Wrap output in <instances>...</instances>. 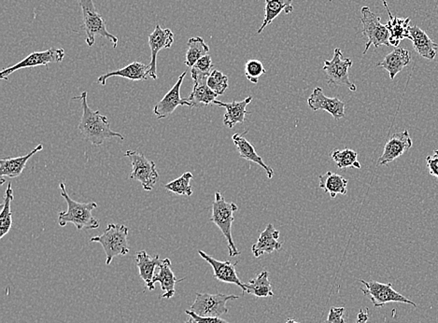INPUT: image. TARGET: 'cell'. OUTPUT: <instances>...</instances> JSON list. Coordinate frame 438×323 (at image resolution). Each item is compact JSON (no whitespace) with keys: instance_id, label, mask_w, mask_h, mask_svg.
Here are the masks:
<instances>
[{"instance_id":"4316f807","label":"cell","mask_w":438,"mask_h":323,"mask_svg":"<svg viewBox=\"0 0 438 323\" xmlns=\"http://www.w3.org/2000/svg\"><path fill=\"white\" fill-rule=\"evenodd\" d=\"M410 18H399L396 16H391L388 21L387 26L390 32V44L394 47H398L403 40H412L409 33Z\"/></svg>"},{"instance_id":"ab89813d","label":"cell","mask_w":438,"mask_h":323,"mask_svg":"<svg viewBox=\"0 0 438 323\" xmlns=\"http://www.w3.org/2000/svg\"><path fill=\"white\" fill-rule=\"evenodd\" d=\"M427 167H428L430 175L438 180V156L432 154L426 158Z\"/></svg>"},{"instance_id":"d590c367","label":"cell","mask_w":438,"mask_h":323,"mask_svg":"<svg viewBox=\"0 0 438 323\" xmlns=\"http://www.w3.org/2000/svg\"><path fill=\"white\" fill-rule=\"evenodd\" d=\"M206 84L215 94L222 96L228 88V77L219 70H212L206 80Z\"/></svg>"},{"instance_id":"ffe728a7","label":"cell","mask_w":438,"mask_h":323,"mask_svg":"<svg viewBox=\"0 0 438 323\" xmlns=\"http://www.w3.org/2000/svg\"><path fill=\"white\" fill-rule=\"evenodd\" d=\"M184 279L185 278L181 279L176 278L171 270L170 258H165L159 265V274H155L152 279V284L155 285L156 282H159L161 284V290L164 292L161 295L162 299H170L175 295V285Z\"/></svg>"},{"instance_id":"4dcf8cb0","label":"cell","mask_w":438,"mask_h":323,"mask_svg":"<svg viewBox=\"0 0 438 323\" xmlns=\"http://www.w3.org/2000/svg\"><path fill=\"white\" fill-rule=\"evenodd\" d=\"M187 45L186 59H185V65L187 67H194L200 59L208 56L209 53V46L201 37L191 38L188 40Z\"/></svg>"},{"instance_id":"d6986e66","label":"cell","mask_w":438,"mask_h":323,"mask_svg":"<svg viewBox=\"0 0 438 323\" xmlns=\"http://www.w3.org/2000/svg\"><path fill=\"white\" fill-rule=\"evenodd\" d=\"M279 231L275 229L274 225L269 224L263 232L261 233L257 243L252 246V251L255 258H259L265 254L279 251L282 242L279 241Z\"/></svg>"},{"instance_id":"f6af8a7d","label":"cell","mask_w":438,"mask_h":323,"mask_svg":"<svg viewBox=\"0 0 438 323\" xmlns=\"http://www.w3.org/2000/svg\"><path fill=\"white\" fill-rule=\"evenodd\" d=\"M434 154H437V156H438V150H435V151H434Z\"/></svg>"},{"instance_id":"44dd1931","label":"cell","mask_w":438,"mask_h":323,"mask_svg":"<svg viewBox=\"0 0 438 323\" xmlns=\"http://www.w3.org/2000/svg\"><path fill=\"white\" fill-rule=\"evenodd\" d=\"M252 97H248L242 101L231 103L222 102L216 99L213 104L225 108L224 124L229 129H233L236 124H244L245 116L250 113L246 110V108L252 102Z\"/></svg>"},{"instance_id":"3957f363","label":"cell","mask_w":438,"mask_h":323,"mask_svg":"<svg viewBox=\"0 0 438 323\" xmlns=\"http://www.w3.org/2000/svg\"><path fill=\"white\" fill-rule=\"evenodd\" d=\"M238 210V206L233 202H227L222 197L221 192H215L214 202L212 204V216L211 222L216 224L219 229L224 233L227 241L229 256L235 257L241 254V251L236 249L232 237V224L234 222V213Z\"/></svg>"},{"instance_id":"4fadbf2b","label":"cell","mask_w":438,"mask_h":323,"mask_svg":"<svg viewBox=\"0 0 438 323\" xmlns=\"http://www.w3.org/2000/svg\"><path fill=\"white\" fill-rule=\"evenodd\" d=\"M174 42V33L170 28H162L156 24L154 31L149 35V46L151 49L152 58L149 61V78L157 80V56L163 49H170Z\"/></svg>"},{"instance_id":"484cf974","label":"cell","mask_w":438,"mask_h":323,"mask_svg":"<svg viewBox=\"0 0 438 323\" xmlns=\"http://www.w3.org/2000/svg\"><path fill=\"white\" fill-rule=\"evenodd\" d=\"M319 181L320 188L326 194H329L332 199H334L337 194H347L348 181L339 174L328 171L323 175L319 176Z\"/></svg>"},{"instance_id":"2e32d148","label":"cell","mask_w":438,"mask_h":323,"mask_svg":"<svg viewBox=\"0 0 438 323\" xmlns=\"http://www.w3.org/2000/svg\"><path fill=\"white\" fill-rule=\"evenodd\" d=\"M198 254L213 268V276L215 279H218L219 281L225 282V283L238 285V287L241 288L243 293L246 292V286H245V283H242L236 271V267L238 263V262L235 263H231L230 260L222 262V260L214 259L213 257L206 254V252L203 251H198Z\"/></svg>"},{"instance_id":"8992f818","label":"cell","mask_w":438,"mask_h":323,"mask_svg":"<svg viewBox=\"0 0 438 323\" xmlns=\"http://www.w3.org/2000/svg\"><path fill=\"white\" fill-rule=\"evenodd\" d=\"M361 23L363 24V35L367 37L364 54L367 53L371 46L379 48L380 46H390V32L386 24L380 23L379 16L371 12L368 7H363L361 10Z\"/></svg>"},{"instance_id":"f1b7e54d","label":"cell","mask_w":438,"mask_h":323,"mask_svg":"<svg viewBox=\"0 0 438 323\" xmlns=\"http://www.w3.org/2000/svg\"><path fill=\"white\" fill-rule=\"evenodd\" d=\"M217 97L218 94H215L206 84V80H201L194 81V88L187 99L191 103L192 107L195 108L201 105L213 104Z\"/></svg>"},{"instance_id":"cb8c5ba5","label":"cell","mask_w":438,"mask_h":323,"mask_svg":"<svg viewBox=\"0 0 438 323\" xmlns=\"http://www.w3.org/2000/svg\"><path fill=\"white\" fill-rule=\"evenodd\" d=\"M248 131H245L243 134L241 133H236L232 137L233 142L235 144L236 149H238L239 156L241 158L247 160V161L254 162L255 164L259 165L261 167H263L268 175V179L273 178L274 170L270 167L265 164L262 157L258 156L257 151L254 150V147L250 143L249 141L244 138V135L247 134Z\"/></svg>"},{"instance_id":"6da1fadb","label":"cell","mask_w":438,"mask_h":323,"mask_svg":"<svg viewBox=\"0 0 438 323\" xmlns=\"http://www.w3.org/2000/svg\"><path fill=\"white\" fill-rule=\"evenodd\" d=\"M73 100H81L83 116H81L79 130L81 134L95 146H100L105 140L118 138L124 140V137L118 132L111 129L110 122L107 117L102 115L99 110H92L87 103V92H83L79 97H73Z\"/></svg>"},{"instance_id":"836d02e7","label":"cell","mask_w":438,"mask_h":323,"mask_svg":"<svg viewBox=\"0 0 438 323\" xmlns=\"http://www.w3.org/2000/svg\"><path fill=\"white\" fill-rule=\"evenodd\" d=\"M192 179L193 174L191 172H185L182 174L181 177L176 179L175 181L165 184V188L170 192H172L173 194L191 197L193 194V189L190 183H191Z\"/></svg>"},{"instance_id":"5bb4252c","label":"cell","mask_w":438,"mask_h":323,"mask_svg":"<svg viewBox=\"0 0 438 323\" xmlns=\"http://www.w3.org/2000/svg\"><path fill=\"white\" fill-rule=\"evenodd\" d=\"M307 105L314 111L320 110L327 111L336 120H340L345 117V107H346L345 102L337 97L330 99L326 97L320 87H316L313 90L312 94L307 99Z\"/></svg>"},{"instance_id":"74e56055","label":"cell","mask_w":438,"mask_h":323,"mask_svg":"<svg viewBox=\"0 0 438 323\" xmlns=\"http://www.w3.org/2000/svg\"><path fill=\"white\" fill-rule=\"evenodd\" d=\"M345 311V308H331L326 323H346L344 320Z\"/></svg>"},{"instance_id":"7a4b0ae2","label":"cell","mask_w":438,"mask_h":323,"mask_svg":"<svg viewBox=\"0 0 438 323\" xmlns=\"http://www.w3.org/2000/svg\"><path fill=\"white\" fill-rule=\"evenodd\" d=\"M61 197L67 204V210L58 213V224L66 226L67 224H72L77 230L97 229L100 226L99 220L92 216V211L97 208L96 202L80 203L70 198L67 194L66 184H59Z\"/></svg>"},{"instance_id":"ee69618b","label":"cell","mask_w":438,"mask_h":323,"mask_svg":"<svg viewBox=\"0 0 438 323\" xmlns=\"http://www.w3.org/2000/svg\"><path fill=\"white\" fill-rule=\"evenodd\" d=\"M286 323H299V322H295V320L293 319H288Z\"/></svg>"},{"instance_id":"f546056e","label":"cell","mask_w":438,"mask_h":323,"mask_svg":"<svg viewBox=\"0 0 438 323\" xmlns=\"http://www.w3.org/2000/svg\"><path fill=\"white\" fill-rule=\"evenodd\" d=\"M245 286L246 292L257 297H272L274 295L268 271H263L257 278L250 279L248 283H245Z\"/></svg>"},{"instance_id":"1f68e13d","label":"cell","mask_w":438,"mask_h":323,"mask_svg":"<svg viewBox=\"0 0 438 323\" xmlns=\"http://www.w3.org/2000/svg\"><path fill=\"white\" fill-rule=\"evenodd\" d=\"M15 198L12 183H8L6 192H5L4 202L2 204V210L0 213V238L5 237L12 229L13 213L10 210V204Z\"/></svg>"},{"instance_id":"8d00e7d4","label":"cell","mask_w":438,"mask_h":323,"mask_svg":"<svg viewBox=\"0 0 438 323\" xmlns=\"http://www.w3.org/2000/svg\"><path fill=\"white\" fill-rule=\"evenodd\" d=\"M266 72V70L262 62L257 60V59H252V60L248 61L246 66H245V76L252 83L257 84L258 78L265 74Z\"/></svg>"},{"instance_id":"277c9868","label":"cell","mask_w":438,"mask_h":323,"mask_svg":"<svg viewBox=\"0 0 438 323\" xmlns=\"http://www.w3.org/2000/svg\"><path fill=\"white\" fill-rule=\"evenodd\" d=\"M129 228L124 224H108L102 235L91 238V242L99 243L106 254V265H110L114 258L127 255L129 246Z\"/></svg>"},{"instance_id":"b9f144b4","label":"cell","mask_w":438,"mask_h":323,"mask_svg":"<svg viewBox=\"0 0 438 323\" xmlns=\"http://www.w3.org/2000/svg\"><path fill=\"white\" fill-rule=\"evenodd\" d=\"M382 2H383V5H384L385 9L387 10L389 17H390V16L393 15H391V10L390 9H389L387 1H386V0H382Z\"/></svg>"},{"instance_id":"ba28073f","label":"cell","mask_w":438,"mask_h":323,"mask_svg":"<svg viewBox=\"0 0 438 323\" xmlns=\"http://www.w3.org/2000/svg\"><path fill=\"white\" fill-rule=\"evenodd\" d=\"M343 53L339 48L334 49L333 59L325 61L323 70L325 72L329 85L334 87L346 86L350 91L356 92L355 83H350L349 69L352 66V59H343Z\"/></svg>"},{"instance_id":"603a6c76","label":"cell","mask_w":438,"mask_h":323,"mask_svg":"<svg viewBox=\"0 0 438 323\" xmlns=\"http://www.w3.org/2000/svg\"><path fill=\"white\" fill-rule=\"evenodd\" d=\"M410 61H412V54L409 51L403 48H396L377 66L387 70L391 80H394L398 73L401 72L405 67L409 66Z\"/></svg>"},{"instance_id":"e575fe53","label":"cell","mask_w":438,"mask_h":323,"mask_svg":"<svg viewBox=\"0 0 438 323\" xmlns=\"http://www.w3.org/2000/svg\"><path fill=\"white\" fill-rule=\"evenodd\" d=\"M213 63H212L211 57L206 56L200 59L194 65L191 69V76L193 81H197L201 80H208L209 76L213 69Z\"/></svg>"},{"instance_id":"f35d334b","label":"cell","mask_w":438,"mask_h":323,"mask_svg":"<svg viewBox=\"0 0 438 323\" xmlns=\"http://www.w3.org/2000/svg\"><path fill=\"white\" fill-rule=\"evenodd\" d=\"M185 313H186L188 316L192 317L195 320H197L198 323H229L227 322V320L220 319L219 317L200 316V315L195 314V312L192 310H186Z\"/></svg>"},{"instance_id":"30bf717a","label":"cell","mask_w":438,"mask_h":323,"mask_svg":"<svg viewBox=\"0 0 438 323\" xmlns=\"http://www.w3.org/2000/svg\"><path fill=\"white\" fill-rule=\"evenodd\" d=\"M197 297L190 310L202 317H220L227 314L228 308L227 302L238 299V295H227L222 293H197Z\"/></svg>"},{"instance_id":"d6a6232c","label":"cell","mask_w":438,"mask_h":323,"mask_svg":"<svg viewBox=\"0 0 438 323\" xmlns=\"http://www.w3.org/2000/svg\"><path fill=\"white\" fill-rule=\"evenodd\" d=\"M330 156L339 169L350 167L357 168V169L361 168L360 162L358 161V154L350 149H345L342 151L336 149L332 151Z\"/></svg>"},{"instance_id":"7c38bea8","label":"cell","mask_w":438,"mask_h":323,"mask_svg":"<svg viewBox=\"0 0 438 323\" xmlns=\"http://www.w3.org/2000/svg\"><path fill=\"white\" fill-rule=\"evenodd\" d=\"M186 74L187 72H184L181 75H179L178 81L174 84L172 88L163 97L159 104L154 106V113L159 120L170 117L179 106H187V107L193 108L191 103L188 101L187 99H181V87Z\"/></svg>"},{"instance_id":"9a60e30c","label":"cell","mask_w":438,"mask_h":323,"mask_svg":"<svg viewBox=\"0 0 438 323\" xmlns=\"http://www.w3.org/2000/svg\"><path fill=\"white\" fill-rule=\"evenodd\" d=\"M413 145L409 132L405 130L403 132L396 133L385 144L382 156L380 157L379 165H386L399 158L403 154L407 153Z\"/></svg>"},{"instance_id":"60d3db41","label":"cell","mask_w":438,"mask_h":323,"mask_svg":"<svg viewBox=\"0 0 438 323\" xmlns=\"http://www.w3.org/2000/svg\"><path fill=\"white\" fill-rule=\"evenodd\" d=\"M368 308L361 309L360 312L358 313L357 320H356V323H367L368 322Z\"/></svg>"},{"instance_id":"5b68a950","label":"cell","mask_w":438,"mask_h":323,"mask_svg":"<svg viewBox=\"0 0 438 323\" xmlns=\"http://www.w3.org/2000/svg\"><path fill=\"white\" fill-rule=\"evenodd\" d=\"M83 12V29L86 34V44L91 47L96 42V37L100 36L107 39L116 48L118 38L107 31L104 19L97 12L92 0H79Z\"/></svg>"},{"instance_id":"9c48e42d","label":"cell","mask_w":438,"mask_h":323,"mask_svg":"<svg viewBox=\"0 0 438 323\" xmlns=\"http://www.w3.org/2000/svg\"><path fill=\"white\" fill-rule=\"evenodd\" d=\"M360 281L364 285V288L361 289L362 292L371 300L375 308H382L386 304L391 302L409 304L413 308H417L414 302L397 292L391 283H380L374 281H366L364 279H361Z\"/></svg>"},{"instance_id":"8fae6325","label":"cell","mask_w":438,"mask_h":323,"mask_svg":"<svg viewBox=\"0 0 438 323\" xmlns=\"http://www.w3.org/2000/svg\"><path fill=\"white\" fill-rule=\"evenodd\" d=\"M65 51L62 48H50L43 51H34L15 66L7 67L0 72V78L9 80L10 75L22 69H31L40 66H48L49 64H57L63 61Z\"/></svg>"},{"instance_id":"52a82bcc","label":"cell","mask_w":438,"mask_h":323,"mask_svg":"<svg viewBox=\"0 0 438 323\" xmlns=\"http://www.w3.org/2000/svg\"><path fill=\"white\" fill-rule=\"evenodd\" d=\"M132 164L130 179L140 181L146 192H151L159 179V173L154 161H149L144 154L137 151H127L124 154Z\"/></svg>"},{"instance_id":"d4e9b609","label":"cell","mask_w":438,"mask_h":323,"mask_svg":"<svg viewBox=\"0 0 438 323\" xmlns=\"http://www.w3.org/2000/svg\"><path fill=\"white\" fill-rule=\"evenodd\" d=\"M136 260L140 278L145 282V287L149 290H154L155 286L152 284V279L155 275L154 270L157 267H159L163 260L160 259L159 254L151 256L146 251H140L136 255Z\"/></svg>"},{"instance_id":"83f0119b","label":"cell","mask_w":438,"mask_h":323,"mask_svg":"<svg viewBox=\"0 0 438 323\" xmlns=\"http://www.w3.org/2000/svg\"><path fill=\"white\" fill-rule=\"evenodd\" d=\"M293 10V0H266L265 20L258 29L257 34L262 33L263 29L270 24L280 13L284 12L286 15H290Z\"/></svg>"},{"instance_id":"ac0fdd59","label":"cell","mask_w":438,"mask_h":323,"mask_svg":"<svg viewBox=\"0 0 438 323\" xmlns=\"http://www.w3.org/2000/svg\"><path fill=\"white\" fill-rule=\"evenodd\" d=\"M111 77H122L129 78L130 81H146L149 77V65L133 62L121 69L106 73L97 78V83L106 86L107 80Z\"/></svg>"},{"instance_id":"7bdbcfd3","label":"cell","mask_w":438,"mask_h":323,"mask_svg":"<svg viewBox=\"0 0 438 323\" xmlns=\"http://www.w3.org/2000/svg\"><path fill=\"white\" fill-rule=\"evenodd\" d=\"M185 323H198V322H197V320H195L194 319H193L192 317L189 316V319H187Z\"/></svg>"},{"instance_id":"e0dca14e","label":"cell","mask_w":438,"mask_h":323,"mask_svg":"<svg viewBox=\"0 0 438 323\" xmlns=\"http://www.w3.org/2000/svg\"><path fill=\"white\" fill-rule=\"evenodd\" d=\"M43 150L42 144L38 145L33 151H30L26 156L15 157V158H6L0 160V178L1 181L0 184L3 185L5 183L4 177L10 179L17 178L23 173L24 168L29 160L34 156L35 154Z\"/></svg>"},{"instance_id":"7402d4cb","label":"cell","mask_w":438,"mask_h":323,"mask_svg":"<svg viewBox=\"0 0 438 323\" xmlns=\"http://www.w3.org/2000/svg\"><path fill=\"white\" fill-rule=\"evenodd\" d=\"M409 33L416 53L428 60H434L438 49L437 43L432 42L426 32L419 26H410Z\"/></svg>"}]
</instances>
